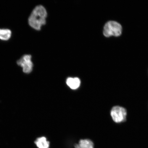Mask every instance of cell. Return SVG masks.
I'll list each match as a JSON object with an SVG mask.
<instances>
[{
  "label": "cell",
  "instance_id": "1",
  "mask_svg": "<svg viewBox=\"0 0 148 148\" xmlns=\"http://www.w3.org/2000/svg\"><path fill=\"white\" fill-rule=\"evenodd\" d=\"M47 13L42 5H38L33 9L28 19L29 25L37 30H40L42 25L46 23Z\"/></svg>",
  "mask_w": 148,
  "mask_h": 148
},
{
  "label": "cell",
  "instance_id": "2",
  "mask_svg": "<svg viewBox=\"0 0 148 148\" xmlns=\"http://www.w3.org/2000/svg\"><path fill=\"white\" fill-rule=\"evenodd\" d=\"M110 114L114 123H124L127 120V110L124 107L120 105H116L111 109Z\"/></svg>",
  "mask_w": 148,
  "mask_h": 148
},
{
  "label": "cell",
  "instance_id": "3",
  "mask_svg": "<svg viewBox=\"0 0 148 148\" xmlns=\"http://www.w3.org/2000/svg\"><path fill=\"white\" fill-rule=\"evenodd\" d=\"M122 27L121 25L115 21H110L103 27V34L106 37L119 36L121 35Z\"/></svg>",
  "mask_w": 148,
  "mask_h": 148
},
{
  "label": "cell",
  "instance_id": "4",
  "mask_svg": "<svg viewBox=\"0 0 148 148\" xmlns=\"http://www.w3.org/2000/svg\"><path fill=\"white\" fill-rule=\"evenodd\" d=\"M32 57L30 55H25L17 61L18 65L23 68V71L25 73H29L32 71L33 64L31 61Z\"/></svg>",
  "mask_w": 148,
  "mask_h": 148
},
{
  "label": "cell",
  "instance_id": "5",
  "mask_svg": "<svg viewBox=\"0 0 148 148\" xmlns=\"http://www.w3.org/2000/svg\"><path fill=\"white\" fill-rule=\"evenodd\" d=\"M66 83L69 87L73 90L77 89L80 86L81 81L77 77H68L66 79Z\"/></svg>",
  "mask_w": 148,
  "mask_h": 148
},
{
  "label": "cell",
  "instance_id": "6",
  "mask_svg": "<svg viewBox=\"0 0 148 148\" xmlns=\"http://www.w3.org/2000/svg\"><path fill=\"white\" fill-rule=\"evenodd\" d=\"M75 148H94V144L91 140H81L78 144L75 145Z\"/></svg>",
  "mask_w": 148,
  "mask_h": 148
},
{
  "label": "cell",
  "instance_id": "7",
  "mask_svg": "<svg viewBox=\"0 0 148 148\" xmlns=\"http://www.w3.org/2000/svg\"><path fill=\"white\" fill-rule=\"evenodd\" d=\"M35 143L38 148H49V142L45 137L38 138Z\"/></svg>",
  "mask_w": 148,
  "mask_h": 148
},
{
  "label": "cell",
  "instance_id": "8",
  "mask_svg": "<svg viewBox=\"0 0 148 148\" xmlns=\"http://www.w3.org/2000/svg\"><path fill=\"white\" fill-rule=\"evenodd\" d=\"M12 32L8 29H0V39L7 40L10 38Z\"/></svg>",
  "mask_w": 148,
  "mask_h": 148
}]
</instances>
